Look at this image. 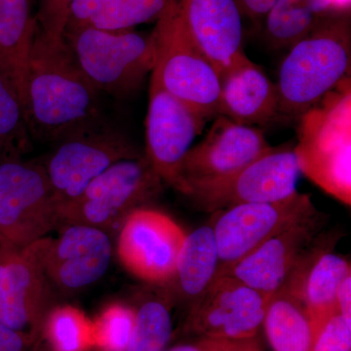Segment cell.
<instances>
[{
  "mask_svg": "<svg viewBox=\"0 0 351 351\" xmlns=\"http://www.w3.org/2000/svg\"><path fill=\"white\" fill-rule=\"evenodd\" d=\"M311 261L307 254L270 298L263 317L265 336L274 351H311L315 331L304 297V280Z\"/></svg>",
  "mask_w": 351,
  "mask_h": 351,
  "instance_id": "cell-20",
  "label": "cell"
},
{
  "mask_svg": "<svg viewBox=\"0 0 351 351\" xmlns=\"http://www.w3.org/2000/svg\"><path fill=\"white\" fill-rule=\"evenodd\" d=\"M151 77L145 157L164 184L188 196L182 164L206 120L166 91L156 76Z\"/></svg>",
  "mask_w": 351,
  "mask_h": 351,
  "instance_id": "cell-11",
  "label": "cell"
},
{
  "mask_svg": "<svg viewBox=\"0 0 351 351\" xmlns=\"http://www.w3.org/2000/svg\"><path fill=\"white\" fill-rule=\"evenodd\" d=\"M103 98L64 39L47 38L36 27L25 98L32 140L54 145L78 132L108 123Z\"/></svg>",
  "mask_w": 351,
  "mask_h": 351,
  "instance_id": "cell-1",
  "label": "cell"
},
{
  "mask_svg": "<svg viewBox=\"0 0 351 351\" xmlns=\"http://www.w3.org/2000/svg\"><path fill=\"white\" fill-rule=\"evenodd\" d=\"M172 337L169 295L152 297L135 309L133 332L125 351H164Z\"/></svg>",
  "mask_w": 351,
  "mask_h": 351,
  "instance_id": "cell-26",
  "label": "cell"
},
{
  "mask_svg": "<svg viewBox=\"0 0 351 351\" xmlns=\"http://www.w3.org/2000/svg\"><path fill=\"white\" fill-rule=\"evenodd\" d=\"M2 240H3V239H2L1 237H0V241H2Z\"/></svg>",
  "mask_w": 351,
  "mask_h": 351,
  "instance_id": "cell-38",
  "label": "cell"
},
{
  "mask_svg": "<svg viewBox=\"0 0 351 351\" xmlns=\"http://www.w3.org/2000/svg\"><path fill=\"white\" fill-rule=\"evenodd\" d=\"M301 173L294 149L272 147L230 177L193 186L189 196L213 213L240 204L277 202L297 193Z\"/></svg>",
  "mask_w": 351,
  "mask_h": 351,
  "instance_id": "cell-10",
  "label": "cell"
},
{
  "mask_svg": "<svg viewBox=\"0 0 351 351\" xmlns=\"http://www.w3.org/2000/svg\"><path fill=\"white\" fill-rule=\"evenodd\" d=\"M51 237L16 248L9 244L0 258V323L40 341L52 302L45 270Z\"/></svg>",
  "mask_w": 351,
  "mask_h": 351,
  "instance_id": "cell-9",
  "label": "cell"
},
{
  "mask_svg": "<svg viewBox=\"0 0 351 351\" xmlns=\"http://www.w3.org/2000/svg\"><path fill=\"white\" fill-rule=\"evenodd\" d=\"M164 351H260L255 339L249 341H226V339L200 338L195 343L176 346Z\"/></svg>",
  "mask_w": 351,
  "mask_h": 351,
  "instance_id": "cell-32",
  "label": "cell"
},
{
  "mask_svg": "<svg viewBox=\"0 0 351 351\" xmlns=\"http://www.w3.org/2000/svg\"><path fill=\"white\" fill-rule=\"evenodd\" d=\"M242 15L247 16L252 20H258L265 17L276 0H237Z\"/></svg>",
  "mask_w": 351,
  "mask_h": 351,
  "instance_id": "cell-34",
  "label": "cell"
},
{
  "mask_svg": "<svg viewBox=\"0 0 351 351\" xmlns=\"http://www.w3.org/2000/svg\"><path fill=\"white\" fill-rule=\"evenodd\" d=\"M34 0H0V71L17 90L25 108L29 56L36 34Z\"/></svg>",
  "mask_w": 351,
  "mask_h": 351,
  "instance_id": "cell-21",
  "label": "cell"
},
{
  "mask_svg": "<svg viewBox=\"0 0 351 351\" xmlns=\"http://www.w3.org/2000/svg\"><path fill=\"white\" fill-rule=\"evenodd\" d=\"M332 242L324 240L304 276V302L316 336L328 318L339 313L337 294L343 279L351 274L350 261L328 250Z\"/></svg>",
  "mask_w": 351,
  "mask_h": 351,
  "instance_id": "cell-23",
  "label": "cell"
},
{
  "mask_svg": "<svg viewBox=\"0 0 351 351\" xmlns=\"http://www.w3.org/2000/svg\"><path fill=\"white\" fill-rule=\"evenodd\" d=\"M110 233L94 226H63L57 239H51L45 270L53 289L73 293L89 287L107 274L112 262Z\"/></svg>",
  "mask_w": 351,
  "mask_h": 351,
  "instance_id": "cell-17",
  "label": "cell"
},
{
  "mask_svg": "<svg viewBox=\"0 0 351 351\" xmlns=\"http://www.w3.org/2000/svg\"><path fill=\"white\" fill-rule=\"evenodd\" d=\"M338 311L346 319L351 321V274L346 277L337 294Z\"/></svg>",
  "mask_w": 351,
  "mask_h": 351,
  "instance_id": "cell-35",
  "label": "cell"
},
{
  "mask_svg": "<svg viewBox=\"0 0 351 351\" xmlns=\"http://www.w3.org/2000/svg\"><path fill=\"white\" fill-rule=\"evenodd\" d=\"M323 215L304 217L263 242L255 251L217 274L239 279L258 292L272 295L320 239Z\"/></svg>",
  "mask_w": 351,
  "mask_h": 351,
  "instance_id": "cell-16",
  "label": "cell"
},
{
  "mask_svg": "<svg viewBox=\"0 0 351 351\" xmlns=\"http://www.w3.org/2000/svg\"><path fill=\"white\" fill-rule=\"evenodd\" d=\"M75 0H39L36 14V27L44 36L52 39H63L69 10Z\"/></svg>",
  "mask_w": 351,
  "mask_h": 351,
  "instance_id": "cell-30",
  "label": "cell"
},
{
  "mask_svg": "<svg viewBox=\"0 0 351 351\" xmlns=\"http://www.w3.org/2000/svg\"><path fill=\"white\" fill-rule=\"evenodd\" d=\"M270 298L234 277H216L191 304L184 331L199 338L233 341L255 339Z\"/></svg>",
  "mask_w": 351,
  "mask_h": 351,
  "instance_id": "cell-12",
  "label": "cell"
},
{
  "mask_svg": "<svg viewBox=\"0 0 351 351\" xmlns=\"http://www.w3.org/2000/svg\"><path fill=\"white\" fill-rule=\"evenodd\" d=\"M135 322V309L120 302L104 307L94 323L95 350L125 351Z\"/></svg>",
  "mask_w": 351,
  "mask_h": 351,
  "instance_id": "cell-29",
  "label": "cell"
},
{
  "mask_svg": "<svg viewBox=\"0 0 351 351\" xmlns=\"http://www.w3.org/2000/svg\"><path fill=\"white\" fill-rule=\"evenodd\" d=\"M63 39L87 80L112 98L128 97L154 69L152 34L78 27L64 29Z\"/></svg>",
  "mask_w": 351,
  "mask_h": 351,
  "instance_id": "cell-4",
  "label": "cell"
},
{
  "mask_svg": "<svg viewBox=\"0 0 351 351\" xmlns=\"http://www.w3.org/2000/svg\"><path fill=\"white\" fill-rule=\"evenodd\" d=\"M170 2L171 0H75L69 10L66 29L92 27L108 31L134 29L138 25L158 19Z\"/></svg>",
  "mask_w": 351,
  "mask_h": 351,
  "instance_id": "cell-22",
  "label": "cell"
},
{
  "mask_svg": "<svg viewBox=\"0 0 351 351\" xmlns=\"http://www.w3.org/2000/svg\"><path fill=\"white\" fill-rule=\"evenodd\" d=\"M138 157L133 143L108 122L59 141L41 164L60 211L113 164Z\"/></svg>",
  "mask_w": 351,
  "mask_h": 351,
  "instance_id": "cell-8",
  "label": "cell"
},
{
  "mask_svg": "<svg viewBox=\"0 0 351 351\" xmlns=\"http://www.w3.org/2000/svg\"><path fill=\"white\" fill-rule=\"evenodd\" d=\"M272 147L258 127L218 115L205 138L191 147L182 161V178L189 195L193 186L230 177Z\"/></svg>",
  "mask_w": 351,
  "mask_h": 351,
  "instance_id": "cell-15",
  "label": "cell"
},
{
  "mask_svg": "<svg viewBox=\"0 0 351 351\" xmlns=\"http://www.w3.org/2000/svg\"><path fill=\"white\" fill-rule=\"evenodd\" d=\"M43 338L50 351L93 350V320L71 304L53 306L44 321Z\"/></svg>",
  "mask_w": 351,
  "mask_h": 351,
  "instance_id": "cell-25",
  "label": "cell"
},
{
  "mask_svg": "<svg viewBox=\"0 0 351 351\" xmlns=\"http://www.w3.org/2000/svg\"><path fill=\"white\" fill-rule=\"evenodd\" d=\"M332 11L338 15H348L350 13L351 0H328Z\"/></svg>",
  "mask_w": 351,
  "mask_h": 351,
  "instance_id": "cell-36",
  "label": "cell"
},
{
  "mask_svg": "<svg viewBox=\"0 0 351 351\" xmlns=\"http://www.w3.org/2000/svg\"><path fill=\"white\" fill-rule=\"evenodd\" d=\"M278 113L276 84L246 54L221 76L219 115L256 127L267 125Z\"/></svg>",
  "mask_w": 351,
  "mask_h": 351,
  "instance_id": "cell-19",
  "label": "cell"
},
{
  "mask_svg": "<svg viewBox=\"0 0 351 351\" xmlns=\"http://www.w3.org/2000/svg\"><path fill=\"white\" fill-rule=\"evenodd\" d=\"M184 24L219 78L244 56L242 13L237 0H177Z\"/></svg>",
  "mask_w": 351,
  "mask_h": 351,
  "instance_id": "cell-18",
  "label": "cell"
},
{
  "mask_svg": "<svg viewBox=\"0 0 351 351\" xmlns=\"http://www.w3.org/2000/svg\"><path fill=\"white\" fill-rule=\"evenodd\" d=\"M163 184L145 157L119 161L60 209L61 226H90L108 233L119 230L127 216L158 195Z\"/></svg>",
  "mask_w": 351,
  "mask_h": 351,
  "instance_id": "cell-6",
  "label": "cell"
},
{
  "mask_svg": "<svg viewBox=\"0 0 351 351\" xmlns=\"http://www.w3.org/2000/svg\"><path fill=\"white\" fill-rule=\"evenodd\" d=\"M294 152L302 174L350 206V77L300 115Z\"/></svg>",
  "mask_w": 351,
  "mask_h": 351,
  "instance_id": "cell-3",
  "label": "cell"
},
{
  "mask_svg": "<svg viewBox=\"0 0 351 351\" xmlns=\"http://www.w3.org/2000/svg\"><path fill=\"white\" fill-rule=\"evenodd\" d=\"M9 244L10 243H8V242L5 241L4 239L0 241V258H1L2 253H3Z\"/></svg>",
  "mask_w": 351,
  "mask_h": 351,
  "instance_id": "cell-37",
  "label": "cell"
},
{
  "mask_svg": "<svg viewBox=\"0 0 351 351\" xmlns=\"http://www.w3.org/2000/svg\"><path fill=\"white\" fill-rule=\"evenodd\" d=\"M32 142L23 101L0 71V161L21 158L32 149Z\"/></svg>",
  "mask_w": 351,
  "mask_h": 351,
  "instance_id": "cell-28",
  "label": "cell"
},
{
  "mask_svg": "<svg viewBox=\"0 0 351 351\" xmlns=\"http://www.w3.org/2000/svg\"><path fill=\"white\" fill-rule=\"evenodd\" d=\"M39 343L0 323V351H38Z\"/></svg>",
  "mask_w": 351,
  "mask_h": 351,
  "instance_id": "cell-33",
  "label": "cell"
},
{
  "mask_svg": "<svg viewBox=\"0 0 351 351\" xmlns=\"http://www.w3.org/2000/svg\"><path fill=\"white\" fill-rule=\"evenodd\" d=\"M59 226V210L43 164L22 158L0 161V237L23 248Z\"/></svg>",
  "mask_w": 351,
  "mask_h": 351,
  "instance_id": "cell-7",
  "label": "cell"
},
{
  "mask_svg": "<svg viewBox=\"0 0 351 351\" xmlns=\"http://www.w3.org/2000/svg\"><path fill=\"white\" fill-rule=\"evenodd\" d=\"M322 20L314 12L311 0H276L267 15L265 34L274 47H291Z\"/></svg>",
  "mask_w": 351,
  "mask_h": 351,
  "instance_id": "cell-27",
  "label": "cell"
},
{
  "mask_svg": "<svg viewBox=\"0 0 351 351\" xmlns=\"http://www.w3.org/2000/svg\"><path fill=\"white\" fill-rule=\"evenodd\" d=\"M186 237L181 226L167 215L138 208L120 228L117 255L124 267L138 278L168 285L174 277Z\"/></svg>",
  "mask_w": 351,
  "mask_h": 351,
  "instance_id": "cell-14",
  "label": "cell"
},
{
  "mask_svg": "<svg viewBox=\"0 0 351 351\" xmlns=\"http://www.w3.org/2000/svg\"><path fill=\"white\" fill-rule=\"evenodd\" d=\"M311 195L295 193L272 203H249L215 212L218 272L255 251L263 242L298 221L315 213ZM217 272V274H218Z\"/></svg>",
  "mask_w": 351,
  "mask_h": 351,
  "instance_id": "cell-13",
  "label": "cell"
},
{
  "mask_svg": "<svg viewBox=\"0 0 351 351\" xmlns=\"http://www.w3.org/2000/svg\"><path fill=\"white\" fill-rule=\"evenodd\" d=\"M350 21L337 15L291 46L279 69L278 112L300 117L350 77Z\"/></svg>",
  "mask_w": 351,
  "mask_h": 351,
  "instance_id": "cell-2",
  "label": "cell"
},
{
  "mask_svg": "<svg viewBox=\"0 0 351 351\" xmlns=\"http://www.w3.org/2000/svg\"><path fill=\"white\" fill-rule=\"evenodd\" d=\"M219 263L213 226H201L186 234L178 256L174 277L169 284L193 304L216 278Z\"/></svg>",
  "mask_w": 351,
  "mask_h": 351,
  "instance_id": "cell-24",
  "label": "cell"
},
{
  "mask_svg": "<svg viewBox=\"0 0 351 351\" xmlns=\"http://www.w3.org/2000/svg\"><path fill=\"white\" fill-rule=\"evenodd\" d=\"M311 351H351V321L339 313L330 316L318 332Z\"/></svg>",
  "mask_w": 351,
  "mask_h": 351,
  "instance_id": "cell-31",
  "label": "cell"
},
{
  "mask_svg": "<svg viewBox=\"0 0 351 351\" xmlns=\"http://www.w3.org/2000/svg\"><path fill=\"white\" fill-rule=\"evenodd\" d=\"M152 36L156 46L152 75L203 119L218 117L221 78L189 34L177 0H171L156 20Z\"/></svg>",
  "mask_w": 351,
  "mask_h": 351,
  "instance_id": "cell-5",
  "label": "cell"
}]
</instances>
